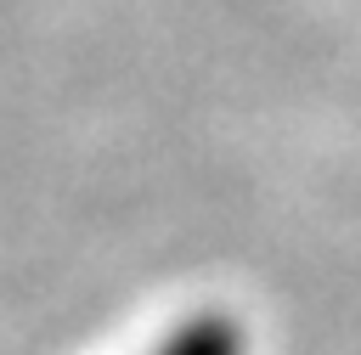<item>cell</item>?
Returning <instances> with one entry per match:
<instances>
[{"label": "cell", "instance_id": "obj_1", "mask_svg": "<svg viewBox=\"0 0 361 355\" xmlns=\"http://www.w3.org/2000/svg\"><path fill=\"white\" fill-rule=\"evenodd\" d=\"M152 355H243V338H237L231 321H220V316H197V321H186L175 338H164Z\"/></svg>", "mask_w": 361, "mask_h": 355}]
</instances>
